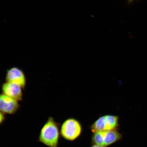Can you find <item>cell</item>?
I'll return each mask as SVG.
<instances>
[{"instance_id": "6da1fadb", "label": "cell", "mask_w": 147, "mask_h": 147, "mask_svg": "<svg viewBox=\"0 0 147 147\" xmlns=\"http://www.w3.org/2000/svg\"><path fill=\"white\" fill-rule=\"evenodd\" d=\"M61 136L59 124L49 117L40 130L37 141L48 147H59Z\"/></svg>"}, {"instance_id": "7a4b0ae2", "label": "cell", "mask_w": 147, "mask_h": 147, "mask_svg": "<svg viewBox=\"0 0 147 147\" xmlns=\"http://www.w3.org/2000/svg\"><path fill=\"white\" fill-rule=\"evenodd\" d=\"M82 131L81 124L73 118L66 119L60 127L61 137L65 140L71 142L78 139L81 135Z\"/></svg>"}, {"instance_id": "3957f363", "label": "cell", "mask_w": 147, "mask_h": 147, "mask_svg": "<svg viewBox=\"0 0 147 147\" xmlns=\"http://www.w3.org/2000/svg\"><path fill=\"white\" fill-rule=\"evenodd\" d=\"M122 135L117 130L93 133L91 138L93 145L106 147L120 140Z\"/></svg>"}, {"instance_id": "277c9868", "label": "cell", "mask_w": 147, "mask_h": 147, "mask_svg": "<svg viewBox=\"0 0 147 147\" xmlns=\"http://www.w3.org/2000/svg\"><path fill=\"white\" fill-rule=\"evenodd\" d=\"M119 126V117L117 116L107 115L97 119L91 126L93 133L102 131L117 130Z\"/></svg>"}, {"instance_id": "5b68a950", "label": "cell", "mask_w": 147, "mask_h": 147, "mask_svg": "<svg viewBox=\"0 0 147 147\" xmlns=\"http://www.w3.org/2000/svg\"><path fill=\"white\" fill-rule=\"evenodd\" d=\"M5 79L7 82L12 83L24 88L26 85V78L24 73L17 67L11 68L7 71Z\"/></svg>"}, {"instance_id": "8992f818", "label": "cell", "mask_w": 147, "mask_h": 147, "mask_svg": "<svg viewBox=\"0 0 147 147\" xmlns=\"http://www.w3.org/2000/svg\"><path fill=\"white\" fill-rule=\"evenodd\" d=\"M17 100L3 94L0 96V109L3 113L13 114L19 109Z\"/></svg>"}, {"instance_id": "52a82bcc", "label": "cell", "mask_w": 147, "mask_h": 147, "mask_svg": "<svg viewBox=\"0 0 147 147\" xmlns=\"http://www.w3.org/2000/svg\"><path fill=\"white\" fill-rule=\"evenodd\" d=\"M22 88L18 84L8 82L5 83L2 86L3 94L18 101L22 100Z\"/></svg>"}, {"instance_id": "ba28073f", "label": "cell", "mask_w": 147, "mask_h": 147, "mask_svg": "<svg viewBox=\"0 0 147 147\" xmlns=\"http://www.w3.org/2000/svg\"><path fill=\"white\" fill-rule=\"evenodd\" d=\"M5 113H3L2 112H1V123H2L3 122V121L5 120V117L4 115Z\"/></svg>"}, {"instance_id": "9c48e42d", "label": "cell", "mask_w": 147, "mask_h": 147, "mask_svg": "<svg viewBox=\"0 0 147 147\" xmlns=\"http://www.w3.org/2000/svg\"><path fill=\"white\" fill-rule=\"evenodd\" d=\"M128 4H131V3L134 2V1H138V0H127Z\"/></svg>"}, {"instance_id": "30bf717a", "label": "cell", "mask_w": 147, "mask_h": 147, "mask_svg": "<svg viewBox=\"0 0 147 147\" xmlns=\"http://www.w3.org/2000/svg\"><path fill=\"white\" fill-rule=\"evenodd\" d=\"M90 147H104L102 146H97V145H93L92 146H91Z\"/></svg>"}]
</instances>
